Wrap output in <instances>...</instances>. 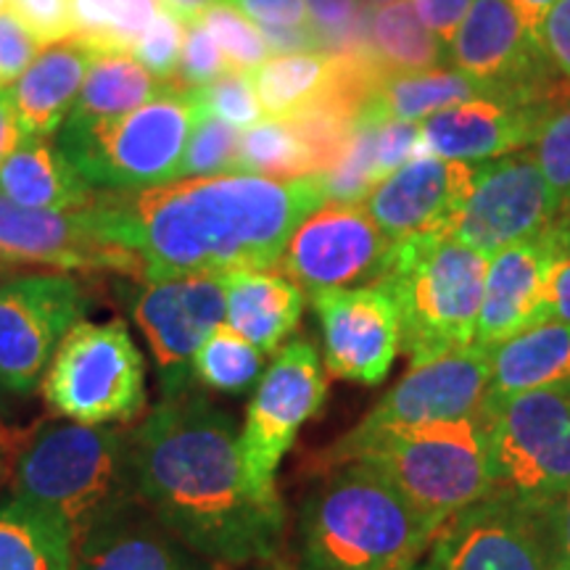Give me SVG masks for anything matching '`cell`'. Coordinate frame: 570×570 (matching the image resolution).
<instances>
[{"instance_id": "cell-41", "label": "cell", "mask_w": 570, "mask_h": 570, "mask_svg": "<svg viewBox=\"0 0 570 570\" xmlns=\"http://www.w3.org/2000/svg\"><path fill=\"white\" fill-rule=\"evenodd\" d=\"M204 109L219 117L223 122L248 130V127L265 119L259 98H256L252 71L244 69H227L217 80L198 88Z\"/></svg>"}, {"instance_id": "cell-28", "label": "cell", "mask_w": 570, "mask_h": 570, "mask_svg": "<svg viewBox=\"0 0 570 570\" xmlns=\"http://www.w3.org/2000/svg\"><path fill=\"white\" fill-rule=\"evenodd\" d=\"M479 98H494V92L458 69L383 71L362 106L360 119L420 125L449 106L479 101Z\"/></svg>"}, {"instance_id": "cell-8", "label": "cell", "mask_w": 570, "mask_h": 570, "mask_svg": "<svg viewBox=\"0 0 570 570\" xmlns=\"http://www.w3.org/2000/svg\"><path fill=\"white\" fill-rule=\"evenodd\" d=\"M53 415L85 425L132 423L146 410V360L122 320H80L42 375Z\"/></svg>"}, {"instance_id": "cell-38", "label": "cell", "mask_w": 570, "mask_h": 570, "mask_svg": "<svg viewBox=\"0 0 570 570\" xmlns=\"http://www.w3.org/2000/svg\"><path fill=\"white\" fill-rule=\"evenodd\" d=\"M541 175L558 190L562 204L570 202V82L552 98L537 138L531 142Z\"/></svg>"}, {"instance_id": "cell-57", "label": "cell", "mask_w": 570, "mask_h": 570, "mask_svg": "<svg viewBox=\"0 0 570 570\" xmlns=\"http://www.w3.org/2000/svg\"><path fill=\"white\" fill-rule=\"evenodd\" d=\"M6 6H9V0H0V11H3Z\"/></svg>"}, {"instance_id": "cell-5", "label": "cell", "mask_w": 570, "mask_h": 570, "mask_svg": "<svg viewBox=\"0 0 570 570\" xmlns=\"http://www.w3.org/2000/svg\"><path fill=\"white\" fill-rule=\"evenodd\" d=\"M491 415L428 423L375 433L362 441H336L327 468L362 460L386 475L407 502L436 525H444L491 491Z\"/></svg>"}, {"instance_id": "cell-24", "label": "cell", "mask_w": 570, "mask_h": 570, "mask_svg": "<svg viewBox=\"0 0 570 570\" xmlns=\"http://www.w3.org/2000/svg\"><path fill=\"white\" fill-rule=\"evenodd\" d=\"M92 48L69 38L35 56L11 90L13 109L27 138H51L67 122L92 63Z\"/></svg>"}, {"instance_id": "cell-9", "label": "cell", "mask_w": 570, "mask_h": 570, "mask_svg": "<svg viewBox=\"0 0 570 570\" xmlns=\"http://www.w3.org/2000/svg\"><path fill=\"white\" fill-rule=\"evenodd\" d=\"M570 489V383L525 391L491 420V491L544 515Z\"/></svg>"}, {"instance_id": "cell-58", "label": "cell", "mask_w": 570, "mask_h": 570, "mask_svg": "<svg viewBox=\"0 0 570 570\" xmlns=\"http://www.w3.org/2000/svg\"><path fill=\"white\" fill-rule=\"evenodd\" d=\"M404 570H423V568H404Z\"/></svg>"}, {"instance_id": "cell-49", "label": "cell", "mask_w": 570, "mask_h": 570, "mask_svg": "<svg viewBox=\"0 0 570 570\" xmlns=\"http://www.w3.org/2000/svg\"><path fill=\"white\" fill-rule=\"evenodd\" d=\"M547 312L550 317L570 323V254L558 259L552 269L550 291H547Z\"/></svg>"}, {"instance_id": "cell-18", "label": "cell", "mask_w": 570, "mask_h": 570, "mask_svg": "<svg viewBox=\"0 0 570 570\" xmlns=\"http://www.w3.org/2000/svg\"><path fill=\"white\" fill-rule=\"evenodd\" d=\"M0 262L11 267H51L59 273H117L146 281L130 248L106 240L90 209H27L0 196Z\"/></svg>"}, {"instance_id": "cell-55", "label": "cell", "mask_w": 570, "mask_h": 570, "mask_svg": "<svg viewBox=\"0 0 570 570\" xmlns=\"http://www.w3.org/2000/svg\"><path fill=\"white\" fill-rule=\"evenodd\" d=\"M370 6H383V3H394V0H367Z\"/></svg>"}, {"instance_id": "cell-13", "label": "cell", "mask_w": 570, "mask_h": 570, "mask_svg": "<svg viewBox=\"0 0 570 570\" xmlns=\"http://www.w3.org/2000/svg\"><path fill=\"white\" fill-rule=\"evenodd\" d=\"M85 309L88 291L71 275H13L0 283V389L13 394L38 389Z\"/></svg>"}, {"instance_id": "cell-44", "label": "cell", "mask_w": 570, "mask_h": 570, "mask_svg": "<svg viewBox=\"0 0 570 570\" xmlns=\"http://www.w3.org/2000/svg\"><path fill=\"white\" fill-rule=\"evenodd\" d=\"M9 9L42 48L75 38L71 0H9Z\"/></svg>"}, {"instance_id": "cell-48", "label": "cell", "mask_w": 570, "mask_h": 570, "mask_svg": "<svg viewBox=\"0 0 570 570\" xmlns=\"http://www.w3.org/2000/svg\"><path fill=\"white\" fill-rule=\"evenodd\" d=\"M554 552V566L570 568V489L544 512Z\"/></svg>"}, {"instance_id": "cell-21", "label": "cell", "mask_w": 570, "mask_h": 570, "mask_svg": "<svg viewBox=\"0 0 570 570\" xmlns=\"http://www.w3.org/2000/svg\"><path fill=\"white\" fill-rule=\"evenodd\" d=\"M552 98L547 101L479 98V101L449 106L420 122V154L473 164L523 151L537 138Z\"/></svg>"}, {"instance_id": "cell-56", "label": "cell", "mask_w": 570, "mask_h": 570, "mask_svg": "<svg viewBox=\"0 0 570 570\" xmlns=\"http://www.w3.org/2000/svg\"><path fill=\"white\" fill-rule=\"evenodd\" d=\"M3 454H6V441L0 439V462H3Z\"/></svg>"}, {"instance_id": "cell-33", "label": "cell", "mask_w": 570, "mask_h": 570, "mask_svg": "<svg viewBox=\"0 0 570 570\" xmlns=\"http://www.w3.org/2000/svg\"><path fill=\"white\" fill-rule=\"evenodd\" d=\"M161 9V0H71L75 38L92 51H132Z\"/></svg>"}, {"instance_id": "cell-43", "label": "cell", "mask_w": 570, "mask_h": 570, "mask_svg": "<svg viewBox=\"0 0 570 570\" xmlns=\"http://www.w3.org/2000/svg\"><path fill=\"white\" fill-rule=\"evenodd\" d=\"M230 69L225 53L219 51V46L214 38L206 32L202 21L194 19L185 24V38H183V51H180V63H177V77L173 88L180 90H196L204 88L217 80L219 75Z\"/></svg>"}, {"instance_id": "cell-30", "label": "cell", "mask_w": 570, "mask_h": 570, "mask_svg": "<svg viewBox=\"0 0 570 570\" xmlns=\"http://www.w3.org/2000/svg\"><path fill=\"white\" fill-rule=\"evenodd\" d=\"M77 539L59 518L6 499L0 502V570H75Z\"/></svg>"}, {"instance_id": "cell-2", "label": "cell", "mask_w": 570, "mask_h": 570, "mask_svg": "<svg viewBox=\"0 0 570 570\" xmlns=\"http://www.w3.org/2000/svg\"><path fill=\"white\" fill-rule=\"evenodd\" d=\"M135 497L177 541L217 566L275 558L281 499L246 487L235 420L198 394L161 399L130 433Z\"/></svg>"}, {"instance_id": "cell-59", "label": "cell", "mask_w": 570, "mask_h": 570, "mask_svg": "<svg viewBox=\"0 0 570 570\" xmlns=\"http://www.w3.org/2000/svg\"><path fill=\"white\" fill-rule=\"evenodd\" d=\"M554 570H570V568H558V566H554Z\"/></svg>"}, {"instance_id": "cell-20", "label": "cell", "mask_w": 570, "mask_h": 570, "mask_svg": "<svg viewBox=\"0 0 570 570\" xmlns=\"http://www.w3.org/2000/svg\"><path fill=\"white\" fill-rule=\"evenodd\" d=\"M475 164L420 154L373 188L365 206L389 238L444 233L473 188Z\"/></svg>"}, {"instance_id": "cell-47", "label": "cell", "mask_w": 570, "mask_h": 570, "mask_svg": "<svg viewBox=\"0 0 570 570\" xmlns=\"http://www.w3.org/2000/svg\"><path fill=\"white\" fill-rule=\"evenodd\" d=\"M412 6H415L417 17L423 19L433 38L449 48L473 0H412Z\"/></svg>"}, {"instance_id": "cell-37", "label": "cell", "mask_w": 570, "mask_h": 570, "mask_svg": "<svg viewBox=\"0 0 570 570\" xmlns=\"http://www.w3.org/2000/svg\"><path fill=\"white\" fill-rule=\"evenodd\" d=\"M259 27L275 53L320 51L304 0H230Z\"/></svg>"}, {"instance_id": "cell-16", "label": "cell", "mask_w": 570, "mask_h": 570, "mask_svg": "<svg viewBox=\"0 0 570 570\" xmlns=\"http://www.w3.org/2000/svg\"><path fill=\"white\" fill-rule=\"evenodd\" d=\"M423 570H554L544 515L487 494L441 525Z\"/></svg>"}, {"instance_id": "cell-1", "label": "cell", "mask_w": 570, "mask_h": 570, "mask_svg": "<svg viewBox=\"0 0 570 570\" xmlns=\"http://www.w3.org/2000/svg\"><path fill=\"white\" fill-rule=\"evenodd\" d=\"M327 202L323 175H212L135 190H98L88 206L146 281L275 269L296 227Z\"/></svg>"}, {"instance_id": "cell-22", "label": "cell", "mask_w": 570, "mask_h": 570, "mask_svg": "<svg viewBox=\"0 0 570 570\" xmlns=\"http://www.w3.org/2000/svg\"><path fill=\"white\" fill-rule=\"evenodd\" d=\"M562 252L552 233L504 248L489 259L473 344L494 348L550 317L547 291Z\"/></svg>"}, {"instance_id": "cell-26", "label": "cell", "mask_w": 570, "mask_h": 570, "mask_svg": "<svg viewBox=\"0 0 570 570\" xmlns=\"http://www.w3.org/2000/svg\"><path fill=\"white\" fill-rule=\"evenodd\" d=\"M304 312V291L294 281L269 269L225 275V323L262 354L294 333Z\"/></svg>"}, {"instance_id": "cell-45", "label": "cell", "mask_w": 570, "mask_h": 570, "mask_svg": "<svg viewBox=\"0 0 570 570\" xmlns=\"http://www.w3.org/2000/svg\"><path fill=\"white\" fill-rule=\"evenodd\" d=\"M40 51V42L6 6L0 11V88H9L11 82H17Z\"/></svg>"}, {"instance_id": "cell-29", "label": "cell", "mask_w": 570, "mask_h": 570, "mask_svg": "<svg viewBox=\"0 0 570 570\" xmlns=\"http://www.w3.org/2000/svg\"><path fill=\"white\" fill-rule=\"evenodd\" d=\"M130 51H96L80 96L63 125H96L117 119L167 90Z\"/></svg>"}, {"instance_id": "cell-3", "label": "cell", "mask_w": 570, "mask_h": 570, "mask_svg": "<svg viewBox=\"0 0 570 570\" xmlns=\"http://www.w3.org/2000/svg\"><path fill=\"white\" fill-rule=\"evenodd\" d=\"M441 525L362 460L331 465L298 512L302 570H404Z\"/></svg>"}, {"instance_id": "cell-32", "label": "cell", "mask_w": 570, "mask_h": 570, "mask_svg": "<svg viewBox=\"0 0 570 570\" xmlns=\"http://www.w3.org/2000/svg\"><path fill=\"white\" fill-rule=\"evenodd\" d=\"M333 75V53H275L252 71L256 98L265 117H294L323 92Z\"/></svg>"}, {"instance_id": "cell-23", "label": "cell", "mask_w": 570, "mask_h": 570, "mask_svg": "<svg viewBox=\"0 0 570 570\" xmlns=\"http://www.w3.org/2000/svg\"><path fill=\"white\" fill-rule=\"evenodd\" d=\"M75 570H214L140 502L101 520L77 544Z\"/></svg>"}, {"instance_id": "cell-54", "label": "cell", "mask_w": 570, "mask_h": 570, "mask_svg": "<svg viewBox=\"0 0 570 570\" xmlns=\"http://www.w3.org/2000/svg\"><path fill=\"white\" fill-rule=\"evenodd\" d=\"M9 277H13V267L6 265V262H0V283H6Z\"/></svg>"}, {"instance_id": "cell-36", "label": "cell", "mask_w": 570, "mask_h": 570, "mask_svg": "<svg viewBox=\"0 0 570 570\" xmlns=\"http://www.w3.org/2000/svg\"><path fill=\"white\" fill-rule=\"evenodd\" d=\"M198 21H202L206 32L217 42L219 51L225 53L230 69L254 71L273 53V48H269L265 35L259 32V27L238 6L230 3V0H214L209 9L198 17Z\"/></svg>"}, {"instance_id": "cell-19", "label": "cell", "mask_w": 570, "mask_h": 570, "mask_svg": "<svg viewBox=\"0 0 570 570\" xmlns=\"http://www.w3.org/2000/svg\"><path fill=\"white\" fill-rule=\"evenodd\" d=\"M323 323L325 367L344 381L377 386L389 375L399 348V306L381 283L312 296Z\"/></svg>"}, {"instance_id": "cell-11", "label": "cell", "mask_w": 570, "mask_h": 570, "mask_svg": "<svg viewBox=\"0 0 570 570\" xmlns=\"http://www.w3.org/2000/svg\"><path fill=\"white\" fill-rule=\"evenodd\" d=\"M560 209L558 190L541 175L533 154L523 148L475 164L473 188L446 235L491 259L550 230Z\"/></svg>"}, {"instance_id": "cell-35", "label": "cell", "mask_w": 570, "mask_h": 570, "mask_svg": "<svg viewBox=\"0 0 570 570\" xmlns=\"http://www.w3.org/2000/svg\"><path fill=\"white\" fill-rule=\"evenodd\" d=\"M262 365H265V354L248 344L240 333H235L230 325L219 323L198 346L194 375L204 386L235 394V391H246L256 383Z\"/></svg>"}, {"instance_id": "cell-34", "label": "cell", "mask_w": 570, "mask_h": 570, "mask_svg": "<svg viewBox=\"0 0 570 570\" xmlns=\"http://www.w3.org/2000/svg\"><path fill=\"white\" fill-rule=\"evenodd\" d=\"M235 175H259L275 180L315 175L302 135L291 119L265 117L240 132Z\"/></svg>"}, {"instance_id": "cell-25", "label": "cell", "mask_w": 570, "mask_h": 570, "mask_svg": "<svg viewBox=\"0 0 570 570\" xmlns=\"http://www.w3.org/2000/svg\"><path fill=\"white\" fill-rule=\"evenodd\" d=\"M489 352L487 410L491 415L525 391L570 383V323L562 320H541Z\"/></svg>"}, {"instance_id": "cell-17", "label": "cell", "mask_w": 570, "mask_h": 570, "mask_svg": "<svg viewBox=\"0 0 570 570\" xmlns=\"http://www.w3.org/2000/svg\"><path fill=\"white\" fill-rule=\"evenodd\" d=\"M491 352L475 344L410 362V373L389 391L344 441H362L399 428L446 423L487 410Z\"/></svg>"}, {"instance_id": "cell-12", "label": "cell", "mask_w": 570, "mask_h": 570, "mask_svg": "<svg viewBox=\"0 0 570 570\" xmlns=\"http://www.w3.org/2000/svg\"><path fill=\"white\" fill-rule=\"evenodd\" d=\"M394 252L396 240L375 225L365 206L325 202L296 227L275 269L306 296H317L381 283Z\"/></svg>"}, {"instance_id": "cell-4", "label": "cell", "mask_w": 570, "mask_h": 570, "mask_svg": "<svg viewBox=\"0 0 570 570\" xmlns=\"http://www.w3.org/2000/svg\"><path fill=\"white\" fill-rule=\"evenodd\" d=\"M9 497L59 518L80 544L101 520L138 502L130 433L71 420L40 425L13 465Z\"/></svg>"}, {"instance_id": "cell-27", "label": "cell", "mask_w": 570, "mask_h": 570, "mask_svg": "<svg viewBox=\"0 0 570 570\" xmlns=\"http://www.w3.org/2000/svg\"><path fill=\"white\" fill-rule=\"evenodd\" d=\"M96 194L61 146L48 138H27L0 167V196L27 209H88Z\"/></svg>"}, {"instance_id": "cell-15", "label": "cell", "mask_w": 570, "mask_h": 570, "mask_svg": "<svg viewBox=\"0 0 570 570\" xmlns=\"http://www.w3.org/2000/svg\"><path fill=\"white\" fill-rule=\"evenodd\" d=\"M130 312L151 348L161 396L175 399L190 386L198 346L225 323V275L142 281L130 294Z\"/></svg>"}, {"instance_id": "cell-40", "label": "cell", "mask_w": 570, "mask_h": 570, "mask_svg": "<svg viewBox=\"0 0 570 570\" xmlns=\"http://www.w3.org/2000/svg\"><path fill=\"white\" fill-rule=\"evenodd\" d=\"M240 130L223 122L214 114L204 111L194 135H190L188 151H185L180 177H212L235 175L238 161Z\"/></svg>"}, {"instance_id": "cell-7", "label": "cell", "mask_w": 570, "mask_h": 570, "mask_svg": "<svg viewBox=\"0 0 570 570\" xmlns=\"http://www.w3.org/2000/svg\"><path fill=\"white\" fill-rule=\"evenodd\" d=\"M204 111L198 88H167L117 119L61 125L59 146L92 188H151L180 177L190 135Z\"/></svg>"}, {"instance_id": "cell-10", "label": "cell", "mask_w": 570, "mask_h": 570, "mask_svg": "<svg viewBox=\"0 0 570 570\" xmlns=\"http://www.w3.org/2000/svg\"><path fill=\"white\" fill-rule=\"evenodd\" d=\"M327 381L317 348L298 338L275 354L262 375L238 433L240 468L246 487L262 499H281L275 473L309 417L323 410Z\"/></svg>"}, {"instance_id": "cell-31", "label": "cell", "mask_w": 570, "mask_h": 570, "mask_svg": "<svg viewBox=\"0 0 570 570\" xmlns=\"http://www.w3.org/2000/svg\"><path fill=\"white\" fill-rule=\"evenodd\" d=\"M367 48L386 71L441 69L449 61V48L433 38L412 0L370 6Z\"/></svg>"}, {"instance_id": "cell-51", "label": "cell", "mask_w": 570, "mask_h": 570, "mask_svg": "<svg viewBox=\"0 0 570 570\" xmlns=\"http://www.w3.org/2000/svg\"><path fill=\"white\" fill-rule=\"evenodd\" d=\"M512 9L518 11V17L523 19V24L529 27V32L539 40V27L544 21L547 13L558 0H510Z\"/></svg>"}, {"instance_id": "cell-50", "label": "cell", "mask_w": 570, "mask_h": 570, "mask_svg": "<svg viewBox=\"0 0 570 570\" xmlns=\"http://www.w3.org/2000/svg\"><path fill=\"white\" fill-rule=\"evenodd\" d=\"M24 140L27 135L19 125L17 109H13L11 90L0 88V167H3V161L9 159V156L17 151Z\"/></svg>"}, {"instance_id": "cell-42", "label": "cell", "mask_w": 570, "mask_h": 570, "mask_svg": "<svg viewBox=\"0 0 570 570\" xmlns=\"http://www.w3.org/2000/svg\"><path fill=\"white\" fill-rule=\"evenodd\" d=\"M183 38L185 21L180 17H175L173 11L161 9L159 17L154 19V24L146 30V35L135 42L130 53L142 63V67L151 71L156 80L173 88L177 77V63H180Z\"/></svg>"}, {"instance_id": "cell-46", "label": "cell", "mask_w": 570, "mask_h": 570, "mask_svg": "<svg viewBox=\"0 0 570 570\" xmlns=\"http://www.w3.org/2000/svg\"><path fill=\"white\" fill-rule=\"evenodd\" d=\"M539 46L562 80L570 82V0H558L539 27Z\"/></svg>"}, {"instance_id": "cell-6", "label": "cell", "mask_w": 570, "mask_h": 570, "mask_svg": "<svg viewBox=\"0 0 570 570\" xmlns=\"http://www.w3.org/2000/svg\"><path fill=\"white\" fill-rule=\"evenodd\" d=\"M487 269V256L444 233L396 240L381 285L399 306L410 362L473 344Z\"/></svg>"}, {"instance_id": "cell-14", "label": "cell", "mask_w": 570, "mask_h": 570, "mask_svg": "<svg viewBox=\"0 0 570 570\" xmlns=\"http://www.w3.org/2000/svg\"><path fill=\"white\" fill-rule=\"evenodd\" d=\"M449 63L502 101H547L566 85L510 0H473L449 42Z\"/></svg>"}, {"instance_id": "cell-53", "label": "cell", "mask_w": 570, "mask_h": 570, "mask_svg": "<svg viewBox=\"0 0 570 570\" xmlns=\"http://www.w3.org/2000/svg\"><path fill=\"white\" fill-rule=\"evenodd\" d=\"M550 233H552V238L558 240L562 256L570 254V202L562 204V209L558 214V219L552 223Z\"/></svg>"}, {"instance_id": "cell-39", "label": "cell", "mask_w": 570, "mask_h": 570, "mask_svg": "<svg viewBox=\"0 0 570 570\" xmlns=\"http://www.w3.org/2000/svg\"><path fill=\"white\" fill-rule=\"evenodd\" d=\"M309 27L325 53H348L367 46L365 0H304Z\"/></svg>"}, {"instance_id": "cell-52", "label": "cell", "mask_w": 570, "mask_h": 570, "mask_svg": "<svg viewBox=\"0 0 570 570\" xmlns=\"http://www.w3.org/2000/svg\"><path fill=\"white\" fill-rule=\"evenodd\" d=\"M214 0H161V6L167 11H173L175 17H180L185 24L202 17V13L209 9Z\"/></svg>"}]
</instances>
